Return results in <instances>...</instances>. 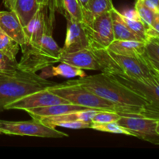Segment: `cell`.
Here are the masks:
<instances>
[{"label":"cell","instance_id":"obj_35","mask_svg":"<svg viewBox=\"0 0 159 159\" xmlns=\"http://www.w3.org/2000/svg\"><path fill=\"white\" fill-rule=\"evenodd\" d=\"M136 1H138V0H135V2H136Z\"/></svg>","mask_w":159,"mask_h":159},{"label":"cell","instance_id":"obj_21","mask_svg":"<svg viewBox=\"0 0 159 159\" xmlns=\"http://www.w3.org/2000/svg\"><path fill=\"white\" fill-rule=\"evenodd\" d=\"M141 59L151 68L159 72V37H148L146 39Z\"/></svg>","mask_w":159,"mask_h":159},{"label":"cell","instance_id":"obj_10","mask_svg":"<svg viewBox=\"0 0 159 159\" xmlns=\"http://www.w3.org/2000/svg\"><path fill=\"white\" fill-rule=\"evenodd\" d=\"M69 103L61 96L50 92L48 89L34 92L22 96L5 107V110H20L26 111L30 109L46 107L54 104Z\"/></svg>","mask_w":159,"mask_h":159},{"label":"cell","instance_id":"obj_27","mask_svg":"<svg viewBox=\"0 0 159 159\" xmlns=\"http://www.w3.org/2000/svg\"><path fill=\"white\" fill-rule=\"evenodd\" d=\"M21 70L16 59H12L0 51V73H12Z\"/></svg>","mask_w":159,"mask_h":159},{"label":"cell","instance_id":"obj_34","mask_svg":"<svg viewBox=\"0 0 159 159\" xmlns=\"http://www.w3.org/2000/svg\"><path fill=\"white\" fill-rule=\"evenodd\" d=\"M0 134H3L2 133V131H1V130H0Z\"/></svg>","mask_w":159,"mask_h":159},{"label":"cell","instance_id":"obj_17","mask_svg":"<svg viewBox=\"0 0 159 159\" xmlns=\"http://www.w3.org/2000/svg\"><path fill=\"white\" fill-rule=\"evenodd\" d=\"M86 109L89 108L71 103H61L30 109V110H26V112L33 119H38V118L58 116V115L65 114L69 112L86 110Z\"/></svg>","mask_w":159,"mask_h":159},{"label":"cell","instance_id":"obj_3","mask_svg":"<svg viewBox=\"0 0 159 159\" xmlns=\"http://www.w3.org/2000/svg\"><path fill=\"white\" fill-rule=\"evenodd\" d=\"M37 73L20 71L12 73H0V113L5 107L16 99L34 92L54 85Z\"/></svg>","mask_w":159,"mask_h":159},{"label":"cell","instance_id":"obj_12","mask_svg":"<svg viewBox=\"0 0 159 159\" xmlns=\"http://www.w3.org/2000/svg\"><path fill=\"white\" fill-rule=\"evenodd\" d=\"M60 62L69 64L82 70L99 71V64L90 48L71 53H61Z\"/></svg>","mask_w":159,"mask_h":159},{"label":"cell","instance_id":"obj_18","mask_svg":"<svg viewBox=\"0 0 159 159\" xmlns=\"http://www.w3.org/2000/svg\"><path fill=\"white\" fill-rule=\"evenodd\" d=\"M107 50L121 55L142 58L144 50V42L133 40H114L110 43Z\"/></svg>","mask_w":159,"mask_h":159},{"label":"cell","instance_id":"obj_1","mask_svg":"<svg viewBox=\"0 0 159 159\" xmlns=\"http://www.w3.org/2000/svg\"><path fill=\"white\" fill-rule=\"evenodd\" d=\"M75 81L92 93L114 103L123 113L143 114L159 118V109L144 97L115 81L107 73L102 71Z\"/></svg>","mask_w":159,"mask_h":159},{"label":"cell","instance_id":"obj_4","mask_svg":"<svg viewBox=\"0 0 159 159\" xmlns=\"http://www.w3.org/2000/svg\"><path fill=\"white\" fill-rule=\"evenodd\" d=\"M47 89L74 105L93 110L116 112L120 114L123 113L117 106L92 93L76 82L75 79H69L62 83H54Z\"/></svg>","mask_w":159,"mask_h":159},{"label":"cell","instance_id":"obj_32","mask_svg":"<svg viewBox=\"0 0 159 159\" xmlns=\"http://www.w3.org/2000/svg\"><path fill=\"white\" fill-rule=\"evenodd\" d=\"M37 1L40 6H45L48 3V0H37Z\"/></svg>","mask_w":159,"mask_h":159},{"label":"cell","instance_id":"obj_6","mask_svg":"<svg viewBox=\"0 0 159 159\" xmlns=\"http://www.w3.org/2000/svg\"><path fill=\"white\" fill-rule=\"evenodd\" d=\"M118 124L130 135L159 145V118L143 114L120 113Z\"/></svg>","mask_w":159,"mask_h":159},{"label":"cell","instance_id":"obj_11","mask_svg":"<svg viewBox=\"0 0 159 159\" xmlns=\"http://www.w3.org/2000/svg\"><path fill=\"white\" fill-rule=\"evenodd\" d=\"M89 48L82 23L67 20V33L61 53H71Z\"/></svg>","mask_w":159,"mask_h":159},{"label":"cell","instance_id":"obj_7","mask_svg":"<svg viewBox=\"0 0 159 159\" xmlns=\"http://www.w3.org/2000/svg\"><path fill=\"white\" fill-rule=\"evenodd\" d=\"M82 23L92 50L107 49L114 40L110 11Z\"/></svg>","mask_w":159,"mask_h":159},{"label":"cell","instance_id":"obj_23","mask_svg":"<svg viewBox=\"0 0 159 159\" xmlns=\"http://www.w3.org/2000/svg\"><path fill=\"white\" fill-rule=\"evenodd\" d=\"M20 49V45L0 28V51L11 58L16 59V55Z\"/></svg>","mask_w":159,"mask_h":159},{"label":"cell","instance_id":"obj_2","mask_svg":"<svg viewBox=\"0 0 159 159\" xmlns=\"http://www.w3.org/2000/svg\"><path fill=\"white\" fill-rule=\"evenodd\" d=\"M54 23L46 21V30L37 44H23L20 46L22 56L18 62L21 70L37 73L54 64L60 62L61 48L53 38Z\"/></svg>","mask_w":159,"mask_h":159},{"label":"cell","instance_id":"obj_20","mask_svg":"<svg viewBox=\"0 0 159 159\" xmlns=\"http://www.w3.org/2000/svg\"><path fill=\"white\" fill-rule=\"evenodd\" d=\"M43 72L42 76L44 79L53 77V76H61L65 79H72V78H82L86 76L85 71L78 68L69 64L65 62H60L57 66H50L43 69Z\"/></svg>","mask_w":159,"mask_h":159},{"label":"cell","instance_id":"obj_5","mask_svg":"<svg viewBox=\"0 0 159 159\" xmlns=\"http://www.w3.org/2000/svg\"><path fill=\"white\" fill-rule=\"evenodd\" d=\"M102 72H119L137 78L159 77L141 58L115 54L109 50H93Z\"/></svg>","mask_w":159,"mask_h":159},{"label":"cell","instance_id":"obj_31","mask_svg":"<svg viewBox=\"0 0 159 159\" xmlns=\"http://www.w3.org/2000/svg\"><path fill=\"white\" fill-rule=\"evenodd\" d=\"M122 13V12H121ZM123 16H125L126 18L130 19V20H140V17L138 16V13L137 12L136 9H128V10L125 11L124 12H123Z\"/></svg>","mask_w":159,"mask_h":159},{"label":"cell","instance_id":"obj_28","mask_svg":"<svg viewBox=\"0 0 159 159\" xmlns=\"http://www.w3.org/2000/svg\"><path fill=\"white\" fill-rule=\"evenodd\" d=\"M120 114L116 112L108 110H99L92 118L93 124H104L109 122H117Z\"/></svg>","mask_w":159,"mask_h":159},{"label":"cell","instance_id":"obj_9","mask_svg":"<svg viewBox=\"0 0 159 159\" xmlns=\"http://www.w3.org/2000/svg\"><path fill=\"white\" fill-rule=\"evenodd\" d=\"M105 73L159 109V77L137 78L119 72Z\"/></svg>","mask_w":159,"mask_h":159},{"label":"cell","instance_id":"obj_29","mask_svg":"<svg viewBox=\"0 0 159 159\" xmlns=\"http://www.w3.org/2000/svg\"><path fill=\"white\" fill-rule=\"evenodd\" d=\"M91 122H85V121L75 120L69 122L59 123L56 125V127H61L68 129H74V130H80V129H91Z\"/></svg>","mask_w":159,"mask_h":159},{"label":"cell","instance_id":"obj_8","mask_svg":"<svg viewBox=\"0 0 159 159\" xmlns=\"http://www.w3.org/2000/svg\"><path fill=\"white\" fill-rule=\"evenodd\" d=\"M0 130L3 134L37 137L43 138H63L68 135L56 128L42 124L37 120L30 121H11L0 119Z\"/></svg>","mask_w":159,"mask_h":159},{"label":"cell","instance_id":"obj_25","mask_svg":"<svg viewBox=\"0 0 159 159\" xmlns=\"http://www.w3.org/2000/svg\"><path fill=\"white\" fill-rule=\"evenodd\" d=\"M91 129L98 130V131L131 136L130 134L124 127L120 125L117 122H109L104 123V124H93L92 123Z\"/></svg>","mask_w":159,"mask_h":159},{"label":"cell","instance_id":"obj_16","mask_svg":"<svg viewBox=\"0 0 159 159\" xmlns=\"http://www.w3.org/2000/svg\"><path fill=\"white\" fill-rule=\"evenodd\" d=\"M99 110H93V109H86V110L69 112V113L58 115V116L38 118V119L34 120H37L40 122H41L42 124H45V125L48 126V127H52V128H56V125L59 124V123L62 122L80 120L92 123V118L93 117V116Z\"/></svg>","mask_w":159,"mask_h":159},{"label":"cell","instance_id":"obj_14","mask_svg":"<svg viewBox=\"0 0 159 159\" xmlns=\"http://www.w3.org/2000/svg\"><path fill=\"white\" fill-rule=\"evenodd\" d=\"M0 28L20 46L26 43L23 26L12 11H0Z\"/></svg>","mask_w":159,"mask_h":159},{"label":"cell","instance_id":"obj_22","mask_svg":"<svg viewBox=\"0 0 159 159\" xmlns=\"http://www.w3.org/2000/svg\"><path fill=\"white\" fill-rule=\"evenodd\" d=\"M113 7V0H89L85 7L82 9V22L91 20L93 17L104 12H110Z\"/></svg>","mask_w":159,"mask_h":159},{"label":"cell","instance_id":"obj_33","mask_svg":"<svg viewBox=\"0 0 159 159\" xmlns=\"http://www.w3.org/2000/svg\"><path fill=\"white\" fill-rule=\"evenodd\" d=\"M78 1H79V4L81 5V6L82 7V9H83V8L85 6V5L87 4V2H88L89 0H78Z\"/></svg>","mask_w":159,"mask_h":159},{"label":"cell","instance_id":"obj_26","mask_svg":"<svg viewBox=\"0 0 159 159\" xmlns=\"http://www.w3.org/2000/svg\"><path fill=\"white\" fill-rule=\"evenodd\" d=\"M122 17L124 21L125 22L126 25L131 30V32L134 33L142 41H145V40L147 39L146 25L143 23L142 20L141 19L140 20H130V19H127L125 16H124L123 14Z\"/></svg>","mask_w":159,"mask_h":159},{"label":"cell","instance_id":"obj_15","mask_svg":"<svg viewBox=\"0 0 159 159\" xmlns=\"http://www.w3.org/2000/svg\"><path fill=\"white\" fill-rule=\"evenodd\" d=\"M8 10L16 14L22 25L25 26L40 8L37 0H2Z\"/></svg>","mask_w":159,"mask_h":159},{"label":"cell","instance_id":"obj_30","mask_svg":"<svg viewBox=\"0 0 159 159\" xmlns=\"http://www.w3.org/2000/svg\"><path fill=\"white\" fill-rule=\"evenodd\" d=\"M143 2L154 10L155 12H159V0H142Z\"/></svg>","mask_w":159,"mask_h":159},{"label":"cell","instance_id":"obj_19","mask_svg":"<svg viewBox=\"0 0 159 159\" xmlns=\"http://www.w3.org/2000/svg\"><path fill=\"white\" fill-rule=\"evenodd\" d=\"M112 19V26H113V36L114 40H133L142 41L140 38H138L134 33L131 32L130 29L127 27L125 22L124 21L122 17V14L117 10L115 7L110 11ZM144 42V41H143Z\"/></svg>","mask_w":159,"mask_h":159},{"label":"cell","instance_id":"obj_13","mask_svg":"<svg viewBox=\"0 0 159 159\" xmlns=\"http://www.w3.org/2000/svg\"><path fill=\"white\" fill-rule=\"evenodd\" d=\"M23 30L26 37V44L34 45L40 43L46 30V19L43 6H40L32 18L23 26Z\"/></svg>","mask_w":159,"mask_h":159},{"label":"cell","instance_id":"obj_24","mask_svg":"<svg viewBox=\"0 0 159 159\" xmlns=\"http://www.w3.org/2000/svg\"><path fill=\"white\" fill-rule=\"evenodd\" d=\"M134 9H136L137 12L138 13V16L142 20L143 23L146 25V26H149L152 24L154 22V20L159 16V12H155L148 7L142 0H138L135 2V7Z\"/></svg>","mask_w":159,"mask_h":159}]
</instances>
